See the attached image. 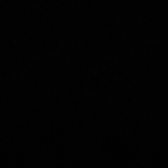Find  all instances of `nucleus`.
<instances>
[]
</instances>
